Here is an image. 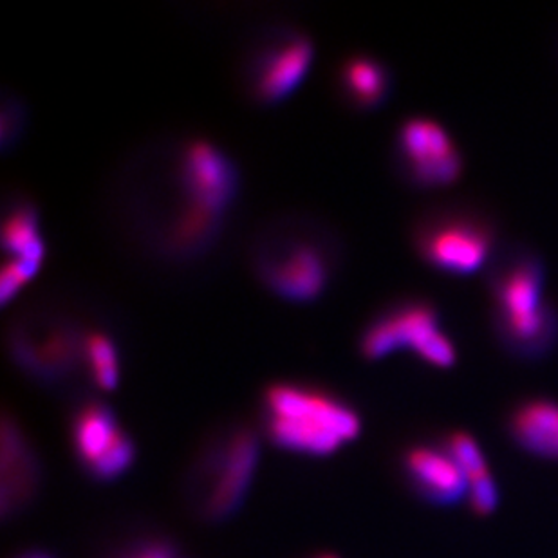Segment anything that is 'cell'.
Masks as SVG:
<instances>
[{
    "instance_id": "cell-1",
    "label": "cell",
    "mask_w": 558,
    "mask_h": 558,
    "mask_svg": "<svg viewBox=\"0 0 558 558\" xmlns=\"http://www.w3.org/2000/svg\"><path fill=\"white\" fill-rule=\"evenodd\" d=\"M492 326L500 345L519 360H541L558 342V313L546 299V269L532 250H506L488 274Z\"/></svg>"
},
{
    "instance_id": "cell-2",
    "label": "cell",
    "mask_w": 558,
    "mask_h": 558,
    "mask_svg": "<svg viewBox=\"0 0 558 558\" xmlns=\"http://www.w3.org/2000/svg\"><path fill=\"white\" fill-rule=\"evenodd\" d=\"M264 411L269 437L291 452L329 456L362 433V420L353 407L301 385L269 387Z\"/></svg>"
},
{
    "instance_id": "cell-3",
    "label": "cell",
    "mask_w": 558,
    "mask_h": 558,
    "mask_svg": "<svg viewBox=\"0 0 558 558\" xmlns=\"http://www.w3.org/2000/svg\"><path fill=\"white\" fill-rule=\"evenodd\" d=\"M496 235L490 217L466 206H448L422 217L414 246L437 271L466 277L494 260Z\"/></svg>"
},
{
    "instance_id": "cell-4",
    "label": "cell",
    "mask_w": 558,
    "mask_h": 558,
    "mask_svg": "<svg viewBox=\"0 0 558 558\" xmlns=\"http://www.w3.org/2000/svg\"><path fill=\"white\" fill-rule=\"evenodd\" d=\"M360 348L367 360H384L409 349L436 369H450L458 362L456 345L442 332L439 313L423 301L396 304L374 318L365 327Z\"/></svg>"
},
{
    "instance_id": "cell-5",
    "label": "cell",
    "mask_w": 558,
    "mask_h": 558,
    "mask_svg": "<svg viewBox=\"0 0 558 558\" xmlns=\"http://www.w3.org/2000/svg\"><path fill=\"white\" fill-rule=\"evenodd\" d=\"M258 439L248 428L219 437L203 453L197 497L203 515L222 521L243 505L258 464Z\"/></svg>"
},
{
    "instance_id": "cell-6",
    "label": "cell",
    "mask_w": 558,
    "mask_h": 558,
    "mask_svg": "<svg viewBox=\"0 0 558 558\" xmlns=\"http://www.w3.org/2000/svg\"><path fill=\"white\" fill-rule=\"evenodd\" d=\"M401 170L422 189L452 185L463 172V156L452 137L430 118H409L398 131Z\"/></svg>"
},
{
    "instance_id": "cell-7",
    "label": "cell",
    "mask_w": 558,
    "mask_h": 558,
    "mask_svg": "<svg viewBox=\"0 0 558 558\" xmlns=\"http://www.w3.org/2000/svg\"><path fill=\"white\" fill-rule=\"evenodd\" d=\"M73 447L80 463L98 481H112L125 474L136 453L131 437L104 403H85L76 412Z\"/></svg>"
},
{
    "instance_id": "cell-8",
    "label": "cell",
    "mask_w": 558,
    "mask_h": 558,
    "mask_svg": "<svg viewBox=\"0 0 558 558\" xmlns=\"http://www.w3.org/2000/svg\"><path fill=\"white\" fill-rule=\"evenodd\" d=\"M260 275L277 295L288 301H313L326 288L329 260L320 246L291 239L263 253Z\"/></svg>"
},
{
    "instance_id": "cell-9",
    "label": "cell",
    "mask_w": 558,
    "mask_h": 558,
    "mask_svg": "<svg viewBox=\"0 0 558 558\" xmlns=\"http://www.w3.org/2000/svg\"><path fill=\"white\" fill-rule=\"evenodd\" d=\"M401 474L417 499L436 508L466 502L469 480L439 442H416L401 453Z\"/></svg>"
},
{
    "instance_id": "cell-10",
    "label": "cell",
    "mask_w": 558,
    "mask_h": 558,
    "mask_svg": "<svg viewBox=\"0 0 558 558\" xmlns=\"http://www.w3.org/2000/svg\"><path fill=\"white\" fill-rule=\"evenodd\" d=\"M181 186L189 194V211L216 219L238 189L232 161L208 142L190 143L180 161Z\"/></svg>"
},
{
    "instance_id": "cell-11",
    "label": "cell",
    "mask_w": 558,
    "mask_h": 558,
    "mask_svg": "<svg viewBox=\"0 0 558 558\" xmlns=\"http://www.w3.org/2000/svg\"><path fill=\"white\" fill-rule=\"evenodd\" d=\"M313 59L304 35H284L264 49L253 69V90L263 101H280L301 85Z\"/></svg>"
},
{
    "instance_id": "cell-12",
    "label": "cell",
    "mask_w": 558,
    "mask_h": 558,
    "mask_svg": "<svg viewBox=\"0 0 558 558\" xmlns=\"http://www.w3.org/2000/svg\"><path fill=\"white\" fill-rule=\"evenodd\" d=\"M506 434L522 452L555 463L558 461V401L541 396L519 401L508 411Z\"/></svg>"
},
{
    "instance_id": "cell-13",
    "label": "cell",
    "mask_w": 558,
    "mask_h": 558,
    "mask_svg": "<svg viewBox=\"0 0 558 558\" xmlns=\"http://www.w3.org/2000/svg\"><path fill=\"white\" fill-rule=\"evenodd\" d=\"M38 466L26 437L15 423L2 427V510L4 515L26 505L37 488Z\"/></svg>"
},
{
    "instance_id": "cell-14",
    "label": "cell",
    "mask_w": 558,
    "mask_h": 558,
    "mask_svg": "<svg viewBox=\"0 0 558 558\" xmlns=\"http://www.w3.org/2000/svg\"><path fill=\"white\" fill-rule=\"evenodd\" d=\"M78 343L73 332H49L48 338L35 342H16V356L27 371L43 378H57L59 374L68 373L78 356Z\"/></svg>"
},
{
    "instance_id": "cell-15",
    "label": "cell",
    "mask_w": 558,
    "mask_h": 558,
    "mask_svg": "<svg viewBox=\"0 0 558 558\" xmlns=\"http://www.w3.org/2000/svg\"><path fill=\"white\" fill-rule=\"evenodd\" d=\"M2 246L16 263L35 275L44 260V241L38 233L37 211L32 205L13 206L2 225Z\"/></svg>"
},
{
    "instance_id": "cell-16",
    "label": "cell",
    "mask_w": 558,
    "mask_h": 558,
    "mask_svg": "<svg viewBox=\"0 0 558 558\" xmlns=\"http://www.w3.org/2000/svg\"><path fill=\"white\" fill-rule=\"evenodd\" d=\"M342 87L348 100L362 109H374L387 100L390 93V74L384 63L371 57H353L343 63Z\"/></svg>"
},
{
    "instance_id": "cell-17",
    "label": "cell",
    "mask_w": 558,
    "mask_h": 558,
    "mask_svg": "<svg viewBox=\"0 0 558 558\" xmlns=\"http://www.w3.org/2000/svg\"><path fill=\"white\" fill-rule=\"evenodd\" d=\"M85 362L90 378L98 389L112 390L120 378L117 345L106 332L93 331L85 335Z\"/></svg>"
},
{
    "instance_id": "cell-18",
    "label": "cell",
    "mask_w": 558,
    "mask_h": 558,
    "mask_svg": "<svg viewBox=\"0 0 558 558\" xmlns=\"http://www.w3.org/2000/svg\"><path fill=\"white\" fill-rule=\"evenodd\" d=\"M439 441H441L442 447L447 448V452L452 456L464 477L469 480V485L492 474L485 450H483L474 434H470L469 430H463V428H456V430L445 434Z\"/></svg>"
},
{
    "instance_id": "cell-19",
    "label": "cell",
    "mask_w": 558,
    "mask_h": 558,
    "mask_svg": "<svg viewBox=\"0 0 558 558\" xmlns=\"http://www.w3.org/2000/svg\"><path fill=\"white\" fill-rule=\"evenodd\" d=\"M466 505L474 517L486 519L494 515L500 506V486L496 475H486L483 480L470 483Z\"/></svg>"
},
{
    "instance_id": "cell-20",
    "label": "cell",
    "mask_w": 558,
    "mask_h": 558,
    "mask_svg": "<svg viewBox=\"0 0 558 558\" xmlns=\"http://www.w3.org/2000/svg\"><path fill=\"white\" fill-rule=\"evenodd\" d=\"M33 275L27 271L21 263H16L10 258L8 263L2 266V274H0V296H2V304H8L11 296L15 295L19 288L24 282L32 279Z\"/></svg>"
},
{
    "instance_id": "cell-21",
    "label": "cell",
    "mask_w": 558,
    "mask_h": 558,
    "mask_svg": "<svg viewBox=\"0 0 558 558\" xmlns=\"http://www.w3.org/2000/svg\"><path fill=\"white\" fill-rule=\"evenodd\" d=\"M118 558H181V555L170 544L147 541V543L134 544L132 548L118 555Z\"/></svg>"
},
{
    "instance_id": "cell-22",
    "label": "cell",
    "mask_w": 558,
    "mask_h": 558,
    "mask_svg": "<svg viewBox=\"0 0 558 558\" xmlns=\"http://www.w3.org/2000/svg\"><path fill=\"white\" fill-rule=\"evenodd\" d=\"M21 558H51V557H48V555H44V554H27Z\"/></svg>"
},
{
    "instance_id": "cell-23",
    "label": "cell",
    "mask_w": 558,
    "mask_h": 558,
    "mask_svg": "<svg viewBox=\"0 0 558 558\" xmlns=\"http://www.w3.org/2000/svg\"><path fill=\"white\" fill-rule=\"evenodd\" d=\"M316 558H337V557H332V555H320V557H316Z\"/></svg>"
}]
</instances>
